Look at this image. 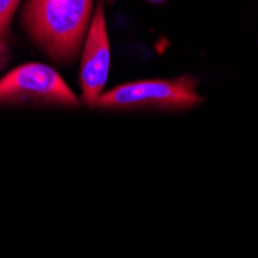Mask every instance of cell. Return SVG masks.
Listing matches in <instances>:
<instances>
[{
    "label": "cell",
    "instance_id": "cell-1",
    "mask_svg": "<svg viewBox=\"0 0 258 258\" xmlns=\"http://www.w3.org/2000/svg\"><path fill=\"white\" fill-rule=\"evenodd\" d=\"M93 14V0H28L22 27L50 59L70 63L82 50Z\"/></svg>",
    "mask_w": 258,
    "mask_h": 258
},
{
    "label": "cell",
    "instance_id": "cell-2",
    "mask_svg": "<svg viewBox=\"0 0 258 258\" xmlns=\"http://www.w3.org/2000/svg\"><path fill=\"white\" fill-rule=\"evenodd\" d=\"M198 79L184 75L175 79H150L127 82L114 87L99 98V108L130 110H187L203 102L197 91Z\"/></svg>",
    "mask_w": 258,
    "mask_h": 258
},
{
    "label": "cell",
    "instance_id": "cell-3",
    "mask_svg": "<svg viewBox=\"0 0 258 258\" xmlns=\"http://www.w3.org/2000/svg\"><path fill=\"white\" fill-rule=\"evenodd\" d=\"M23 102L63 107H76L79 104L62 76L43 63L20 65L0 79V105Z\"/></svg>",
    "mask_w": 258,
    "mask_h": 258
},
{
    "label": "cell",
    "instance_id": "cell-4",
    "mask_svg": "<svg viewBox=\"0 0 258 258\" xmlns=\"http://www.w3.org/2000/svg\"><path fill=\"white\" fill-rule=\"evenodd\" d=\"M110 70V40L105 25L104 7L99 5L93 14L90 28L82 45L81 75L79 84L84 102L88 107H96L99 98L104 95V88Z\"/></svg>",
    "mask_w": 258,
    "mask_h": 258
},
{
    "label": "cell",
    "instance_id": "cell-5",
    "mask_svg": "<svg viewBox=\"0 0 258 258\" xmlns=\"http://www.w3.org/2000/svg\"><path fill=\"white\" fill-rule=\"evenodd\" d=\"M20 2L22 0H0V68L8 60L11 23Z\"/></svg>",
    "mask_w": 258,
    "mask_h": 258
},
{
    "label": "cell",
    "instance_id": "cell-6",
    "mask_svg": "<svg viewBox=\"0 0 258 258\" xmlns=\"http://www.w3.org/2000/svg\"><path fill=\"white\" fill-rule=\"evenodd\" d=\"M150 2H153V4H161V2H166V0H150Z\"/></svg>",
    "mask_w": 258,
    "mask_h": 258
}]
</instances>
